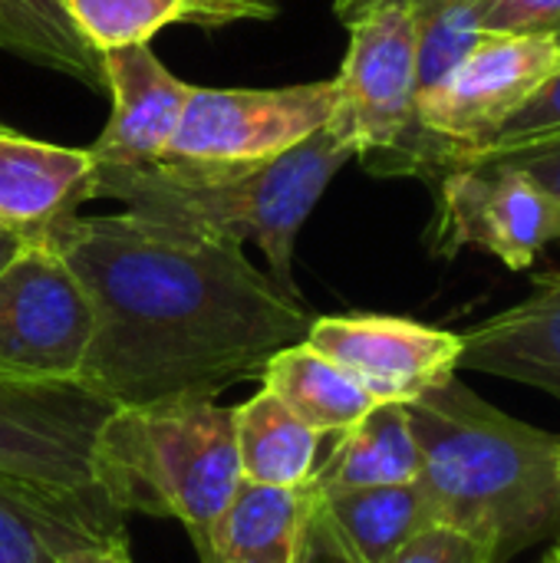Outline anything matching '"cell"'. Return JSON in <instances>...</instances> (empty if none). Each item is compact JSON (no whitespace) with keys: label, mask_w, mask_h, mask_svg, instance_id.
Returning <instances> with one entry per match:
<instances>
[{"label":"cell","mask_w":560,"mask_h":563,"mask_svg":"<svg viewBox=\"0 0 560 563\" xmlns=\"http://www.w3.org/2000/svg\"><path fill=\"white\" fill-rule=\"evenodd\" d=\"M76 33L99 56L119 46L149 43L172 23L201 26L195 0H63Z\"/></svg>","instance_id":"cell-22"},{"label":"cell","mask_w":560,"mask_h":563,"mask_svg":"<svg viewBox=\"0 0 560 563\" xmlns=\"http://www.w3.org/2000/svg\"><path fill=\"white\" fill-rule=\"evenodd\" d=\"M261 389L277 396L317 435H340L356 426L376 399L307 340L267 356L257 373Z\"/></svg>","instance_id":"cell-17"},{"label":"cell","mask_w":560,"mask_h":563,"mask_svg":"<svg viewBox=\"0 0 560 563\" xmlns=\"http://www.w3.org/2000/svg\"><path fill=\"white\" fill-rule=\"evenodd\" d=\"M231 406L185 396L119 406L96 435V485L125 515L178 521L201 563H215V538L241 488Z\"/></svg>","instance_id":"cell-4"},{"label":"cell","mask_w":560,"mask_h":563,"mask_svg":"<svg viewBox=\"0 0 560 563\" xmlns=\"http://www.w3.org/2000/svg\"><path fill=\"white\" fill-rule=\"evenodd\" d=\"M333 106V79H314L277 89L191 86L182 122L158 162L261 165L320 132L330 122Z\"/></svg>","instance_id":"cell-8"},{"label":"cell","mask_w":560,"mask_h":563,"mask_svg":"<svg viewBox=\"0 0 560 563\" xmlns=\"http://www.w3.org/2000/svg\"><path fill=\"white\" fill-rule=\"evenodd\" d=\"M406 416L442 528L472 538L492 563L558 531L560 435L505 416L459 376L406 402Z\"/></svg>","instance_id":"cell-2"},{"label":"cell","mask_w":560,"mask_h":563,"mask_svg":"<svg viewBox=\"0 0 560 563\" xmlns=\"http://www.w3.org/2000/svg\"><path fill=\"white\" fill-rule=\"evenodd\" d=\"M294 563H363L356 558V551L347 544V538L340 534V528L333 525V518L327 515V508L317 495L300 525Z\"/></svg>","instance_id":"cell-25"},{"label":"cell","mask_w":560,"mask_h":563,"mask_svg":"<svg viewBox=\"0 0 560 563\" xmlns=\"http://www.w3.org/2000/svg\"><path fill=\"white\" fill-rule=\"evenodd\" d=\"M419 445L406 406L376 402L356 426L337 435L307 488L317 498H330L356 488L406 485L419 478Z\"/></svg>","instance_id":"cell-16"},{"label":"cell","mask_w":560,"mask_h":563,"mask_svg":"<svg viewBox=\"0 0 560 563\" xmlns=\"http://www.w3.org/2000/svg\"><path fill=\"white\" fill-rule=\"evenodd\" d=\"M541 563H560V548L558 551H551V554H548V558H545Z\"/></svg>","instance_id":"cell-32"},{"label":"cell","mask_w":560,"mask_h":563,"mask_svg":"<svg viewBox=\"0 0 560 563\" xmlns=\"http://www.w3.org/2000/svg\"><path fill=\"white\" fill-rule=\"evenodd\" d=\"M459 336V369L515 379L560 399V274L538 277L525 300Z\"/></svg>","instance_id":"cell-15"},{"label":"cell","mask_w":560,"mask_h":563,"mask_svg":"<svg viewBox=\"0 0 560 563\" xmlns=\"http://www.w3.org/2000/svg\"><path fill=\"white\" fill-rule=\"evenodd\" d=\"M310 488H264L241 482L215 538V563H294Z\"/></svg>","instance_id":"cell-20"},{"label":"cell","mask_w":560,"mask_h":563,"mask_svg":"<svg viewBox=\"0 0 560 563\" xmlns=\"http://www.w3.org/2000/svg\"><path fill=\"white\" fill-rule=\"evenodd\" d=\"M353 148L327 125L261 165H96L89 201H119L129 214L234 244H257L267 274L290 294L304 221Z\"/></svg>","instance_id":"cell-3"},{"label":"cell","mask_w":560,"mask_h":563,"mask_svg":"<svg viewBox=\"0 0 560 563\" xmlns=\"http://www.w3.org/2000/svg\"><path fill=\"white\" fill-rule=\"evenodd\" d=\"M350 46L340 66L337 106L327 122L376 175L416 135L419 96V16L409 0H376L347 20Z\"/></svg>","instance_id":"cell-6"},{"label":"cell","mask_w":560,"mask_h":563,"mask_svg":"<svg viewBox=\"0 0 560 563\" xmlns=\"http://www.w3.org/2000/svg\"><path fill=\"white\" fill-rule=\"evenodd\" d=\"M17 247H20V238H13V234L0 231V271H3V267H7V261L17 254Z\"/></svg>","instance_id":"cell-31"},{"label":"cell","mask_w":560,"mask_h":563,"mask_svg":"<svg viewBox=\"0 0 560 563\" xmlns=\"http://www.w3.org/2000/svg\"><path fill=\"white\" fill-rule=\"evenodd\" d=\"M241 478L264 488H307L320 465V439L277 396L257 389L248 402L231 406Z\"/></svg>","instance_id":"cell-18"},{"label":"cell","mask_w":560,"mask_h":563,"mask_svg":"<svg viewBox=\"0 0 560 563\" xmlns=\"http://www.w3.org/2000/svg\"><path fill=\"white\" fill-rule=\"evenodd\" d=\"M479 158H495V162H508V165L521 168L525 175H531L548 195H554L560 201V135L541 139L535 145H525V148H512V152L475 155V158H465V162H479Z\"/></svg>","instance_id":"cell-27"},{"label":"cell","mask_w":560,"mask_h":563,"mask_svg":"<svg viewBox=\"0 0 560 563\" xmlns=\"http://www.w3.org/2000/svg\"><path fill=\"white\" fill-rule=\"evenodd\" d=\"M201 26L218 30L238 20H271L281 7V0H195Z\"/></svg>","instance_id":"cell-28"},{"label":"cell","mask_w":560,"mask_h":563,"mask_svg":"<svg viewBox=\"0 0 560 563\" xmlns=\"http://www.w3.org/2000/svg\"><path fill=\"white\" fill-rule=\"evenodd\" d=\"M350 373L376 402H413L455 376L462 336L406 317L340 313L314 317L304 336Z\"/></svg>","instance_id":"cell-11"},{"label":"cell","mask_w":560,"mask_h":563,"mask_svg":"<svg viewBox=\"0 0 560 563\" xmlns=\"http://www.w3.org/2000/svg\"><path fill=\"white\" fill-rule=\"evenodd\" d=\"M102 79L112 115L89 145L96 165H152L168 148L191 86L178 79L149 43L102 53Z\"/></svg>","instance_id":"cell-12"},{"label":"cell","mask_w":560,"mask_h":563,"mask_svg":"<svg viewBox=\"0 0 560 563\" xmlns=\"http://www.w3.org/2000/svg\"><path fill=\"white\" fill-rule=\"evenodd\" d=\"M560 43L479 33L469 53L416 99V135L389 175H442L488 148L505 122L554 73Z\"/></svg>","instance_id":"cell-5"},{"label":"cell","mask_w":560,"mask_h":563,"mask_svg":"<svg viewBox=\"0 0 560 563\" xmlns=\"http://www.w3.org/2000/svg\"><path fill=\"white\" fill-rule=\"evenodd\" d=\"M112 409L119 406L76 383L0 376V475L46 488L99 492L96 435Z\"/></svg>","instance_id":"cell-10"},{"label":"cell","mask_w":560,"mask_h":563,"mask_svg":"<svg viewBox=\"0 0 560 563\" xmlns=\"http://www.w3.org/2000/svg\"><path fill=\"white\" fill-rule=\"evenodd\" d=\"M320 501L363 563H386L419 534L442 528L419 478L406 485L356 488Z\"/></svg>","instance_id":"cell-19"},{"label":"cell","mask_w":560,"mask_h":563,"mask_svg":"<svg viewBox=\"0 0 560 563\" xmlns=\"http://www.w3.org/2000/svg\"><path fill=\"white\" fill-rule=\"evenodd\" d=\"M96 330L92 300L50 241H20L0 271V376L76 383Z\"/></svg>","instance_id":"cell-7"},{"label":"cell","mask_w":560,"mask_h":563,"mask_svg":"<svg viewBox=\"0 0 560 563\" xmlns=\"http://www.w3.org/2000/svg\"><path fill=\"white\" fill-rule=\"evenodd\" d=\"M436 185L429 228L436 257L475 247L508 271H528L548 244L560 241V201L508 162H462L442 172Z\"/></svg>","instance_id":"cell-9"},{"label":"cell","mask_w":560,"mask_h":563,"mask_svg":"<svg viewBox=\"0 0 560 563\" xmlns=\"http://www.w3.org/2000/svg\"><path fill=\"white\" fill-rule=\"evenodd\" d=\"M0 49L106 89L102 56L76 33L63 0H0Z\"/></svg>","instance_id":"cell-21"},{"label":"cell","mask_w":560,"mask_h":563,"mask_svg":"<svg viewBox=\"0 0 560 563\" xmlns=\"http://www.w3.org/2000/svg\"><path fill=\"white\" fill-rule=\"evenodd\" d=\"M83 280L96 330L76 386L112 406L218 396L300 343V294L254 267L241 244L129 211L73 214L46 238Z\"/></svg>","instance_id":"cell-1"},{"label":"cell","mask_w":560,"mask_h":563,"mask_svg":"<svg viewBox=\"0 0 560 563\" xmlns=\"http://www.w3.org/2000/svg\"><path fill=\"white\" fill-rule=\"evenodd\" d=\"M370 3H376V0H337V13H340V20L347 23L350 16H356V13L366 10Z\"/></svg>","instance_id":"cell-30"},{"label":"cell","mask_w":560,"mask_h":563,"mask_svg":"<svg viewBox=\"0 0 560 563\" xmlns=\"http://www.w3.org/2000/svg\"><path fill=\"white\" fill-rule=\"evenodd\" d=\"M558 531H560V525H558ZM558 548H560V544H558Z\"/></svg>","instance_id":"cell-33"},{"label":"cell","mask_w":560,"mask_h":563,"mask_svg":"<svg viewBox=\"0 0 560 563\" xmlns=\"http://www.w3.org/2000/svg\"><path fill=\"white\" fill-rule=\"evenodd\" d=\"M479 33L545 36L560 43V0H482Z\"/></svg>","instance_id":"cell-24"},{"label":"cell","mask_w":560,"mask_h":563,"mask_svg":"<svg viewBox=\"0 0 560 563\" xmlns=\"http://www.w3.org/2000/svg\"><path fill=\"white\" fill-rule=\"evenodd\" d=\"M56 563H132L129 554V541H125V531H116L109 538H99L79 551H69L66 558H59Z\"/></svg>","instance_id":"cell-29"},{"label":"cell","mask_w":560,"mask_h":563,"mask_svg":"<svg viewBox=\"0 0 560 563\" xmlns=\"http://www.w3.org/2000/svg\"><path fill=\"white\" fill-rule=\"evenodd\" d=\"M92 172L89 148L40 142L0 122V231L46 241L89 201Z\"/></svg>","instance_id":"cell-13"},{"label":"cell","mask_w":560,"mask_h":563,"mask_svg":"<svg viewBox=\"0 0 560 563\" xmlns=\"http://www.w3.org/2000/svg\"><path fill=\"white\" fill-rule=\"evenodd\" d=\"M551 135H560V63L554 66V73L531 92V99L505 122V129L495 135V142L475 155L525 148V145H535ZM475 155H469V158H475Z\"/></svg>","instance_id":"cell-23"},{"label":"cell","mask_w":560,"mask_h":563,"mask_svg":"<svg viewBox=\"0 0 560 563\" xmlns=\"http://www.w3.org/2000/svg\"><path fill=\"white\" fill-rule=\"evenodd\" d=\"M386 563H492L488 554L452 528H432Z\"/></svg>","instance_id":"cell-26"},{"label":"cell","mask_w":560,"mask_h":563,"mask_svg":"<svg viewBox=\"0 0 560 563\" xmlns=\"http://www.w3.org/2000/svg\"><path fill=\"white\" fill-rule=\"evenodd\" d=\"M122 528L99 492H66L0 475V563H56Z\"/></svg>","instance_id":"cell-14"}]
</instances>
